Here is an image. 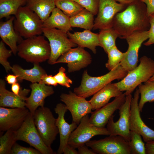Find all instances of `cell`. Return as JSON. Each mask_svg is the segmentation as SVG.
Wrapping results in <instances>:
<instances>
[{
	"label": "cell",
	"instance_id": "4fadbf2b",
	"mask_svg": "<svg viewBox=\"0 0 154 154\" xmlns=\"http://www.w3.org/2000/svg\"><path fill=\"white\" fill-rule=\"evenodd\" d=\"M127 6L115 0H99L98 13L94 21L93 29L100 30L112 27L115 15Z\"/></svg>",
	"mask_w": 154,
	"mask_h": 154
},
{
	"label": "cell",
	"instance_id": "8fae6325",
	"mask_svg": "<svg viewBox=\"0 0 154 154\" xmlns=\"http://www.w3.org/2000/svg\"><path fill=\"white\" fill-rule=\"evenodd\" d=\"M132 97L131 94L126 96L125 102L119 109V119L117 121L114 122V116L113 115L108 121L106 128L109 135H120L128 141L130 139L129 121Z\"/></svg>",
	"mask_w": 154,
	"mask_h": 154
},
{
	"label": "cell",
	"instance_id": "ffe728a7",
	"mask_svg": "<svg viewBox=\"0 0 154 154\" xmlns=\"http://www.w3.org/2000/svg\"><path fill=\"white\" fill-rule=\"evenodd\" d=\"M30 88L31 92L26 99L25 107L33 115L39 107L44 106L45 99L53 94L54 91L52 86L37 82L32 83Z\"/></svg>",
	"mask_w": 154,
	"mask_h": 154
},
{
	"label": "cell",
	"instance_id": "8992f818",
	"mask_svg": "<svg viewBox=\"0 0 154 154\" xmlns=\"http://www.w3.org/2000/svg\"><path fill=\"white\" fill-rule=\"evenodd\" d=\"M37 130L45 145L49 147L56 139L59 133L56 124V119L50 109L39 107L33 115Z\"/></svg>",
	"mask_w": 154,
	"mask_h": 154
},
{
	"label": "cell",
	"instance_id": "30bf717a",
	"mask_svg": "<svg viewBox=\"0 0 154 154\" xmlns=\"http://www.w3.org/2000/svg\"><path fill=\"white\" fill-rule=\"evenodd\" d=\"M97 135H109V133L106 128L98 127L91 124L87 114L82 118L78 125L70 135L68 144L78 148Z\"/></svg>",
	"mask_w": 154,
	"mask_h": 154
},
{
	"label": "cell",
	"instance_id": "7402d4cb",
	"mask_svg": "<svg viewBox=\"0 0 154 154\" xmlns=\"http://www.w3.org/2000/svg\"><path fill=\"white\" fill-rule=\"evenodd\" d=\"M15 17H11L5 21L0 23V37L2 40L10 48L15 55L17 52V43L20 42L21 37L15 31L13 22Z\"/></svg>",
	"mask_w": 154,
	"mask_h": 154
},
{
	"label": "cell",
	"instance_id": "9c48e42d",
	"mask_svg": "<svg viewBox=\"0 0 154 154\" xmlns=\"http://www.w3.org/2000/svg\"><path fill=\"white\" fill-rule=\"evenodd\" d=\"M85 145L96 154H131L129 142L119 135L89 141Z\"/></svg>",
	"mask_w": 154,
	"mask_h": 154
},
{
	"label": "cell",
	"instance_id": "d6a6232c",
	"mask_svg": "<svg viewBox=\"0 0 154 154\" xmlns=\"http://www.w3.org/2000/svg\"><path fill=\"white\" fill-rule=\"evenodd\" d=\"M16 131L9 129L0 137V154H11L12 148L16 142Z\"/></svg>",
	"mask_w": 154,
	"mask_h": 154
},
{
	"label": "cell",
	"instance_id": "e0dca14e",
	"mask_svg": "<svg viewBox=\"0 0 154 154\" xmlns=\"http://www.w3.org/2000/svg\"><path fill=\"white\" fill-rule=\"evenodd\" d=\"M30 112L26 107L8 108L0 107V131H15L21 126Z\"/></svg>",
	"mask_w": 154,
	"mask_h": 154
},
{
	"label": "cell",
	"instance_id": "cb8c5ba5",
	"mask_svg": "<svg viewBox=\"0 0 154 154\" xmlns=\"http://www.w3.org/2000/svg\"><path fill=\"white\" fill-rule=\"evenodd\" d=\"M122 93L115 83H109L94 94L89 100L92 110L101 108L108 104L111 98L117 97Z\"/></svg>",
	"mask_w": 154,
	"mask_h": 154
},
{
	"label": "cell",
	"instance_id": "d590c367",
	"mask_svg": "<svg viewBox=\"0 0 154 154\" xmlns=\"http://www.w3.org/2000/svg\"><path fill=\"white\" fill-rule=\"evenodd\" d=\"M12 50H8L5 46V43L1 40L0 42V63L5 68L7 72L11 70V66L8 61V58L11 56Z\"/></svg>",
	"mask_w": 154,
	"mask_h": 154
},
{
	"label": "cell",
	"instance_id": "2e32d148",
	"mask_svg": "<svg viewBox=\"0 0 154 154\" xmlns=\"http://www.w3.org/2000/svg\"><path fill=\"white\" fill-rule=\"evenodd\" d=\"M92 61L91 55L84 48L79 46L72 48L60 56L55 64L66 63L68 71L71 73L86 67Z\"/></svg>",
	"mask_w": 154,
	"mask_h": 154
},
{
	"label": "cell",
	"instance_id": "681fc988",
	"mask_svg": "<svg viewBox=\"0 0 154 154\" xmlns=\"http://www.w3.org/2000/svg\"><path fill=\"white\" fill-rule=\"evenodd\" d=\"M154 80V74L153 76L151 78L148 80V81H152Z\"/></svg>",
	"mask_w": 154,
	"mask_h": 154
},
{
	"label": "cell",
	"instance_id": "83f0119b",
	"mask_svg": "<svg viewBox=\"0 0 154 154\" xmlns=\"http://www.w3.org/2000/svg\"><path fill=\"white\" fill-rule=\"evenodd\" d=\"M94 15L85 9L70 18L72 27H78L91 30L94 24Z\"/></svg>",
	"mask_w": 154,
	"mask_h": 154
},
{
	"label": "cell",
	"instance_id": "ee69618b",
	"mask_svg": "<svg viewBox=\"0 0 154 154\" xmlns=\"http://www.w3.org/2000/svg\"><path fill=\"white\" fill-rule=\"evenodd\" d=\"M145 146L146 154H154V140L147 142Z\"/></svg>",
	"mask_w": 154,
	"mask_h": 154
},
{
	"label": "cell",
	"instance_id": "52a82bcc",
	"mask_svg": "<svg viewBox=\"0 0 154 154\" xmlns=\"http://www.w3.org/2000/svg\"><path fill=\"white\" fill-rule=\"evenodd\" d=\"M16 140L26 142L41 154H54L51 147L46 146L35 125L33 115L30 112L21 127L15 132Z\"/></svg>",
	"mask_w": 154,
	"mask_h": 154
},
{
	"label": "cell",
	"instance_id": "6da1fadb",
	"mask_svg": "<svg viewBox=\"0 0 154 154\" xmlns=\"http://www.w3.org/2000/svg\"><path fill=\"white\" fill-rule=\"evenodd\" d=\"M150 27L146 5L140 0H137L115 15L112 27L119 38L124 39L135 32L148 31Z\"/></svg>",
	"mask_w": 154,
	"mask_h": 154
},
{
	"label": "cell",
	"instance_id": "ba28073f",
	"mask_svg": "<svg viewBox=\"0 0 154 154\" xmlns=\"http://www.w3.org/2000/svg\"><path fill=\"white\" fill-rule=\"evenodd\" d=\"M42 33L48 40L50 46L51 53L48 60L49 64H55L62 54L78 46L69 38L66 33L60 30L43 28Z\"/></svg>",
	"mask_w": 154,
	"mask_h": 154
},
{
	"label": "cell",
	"instance_id": "74e56055",
	"mask_svg": "<svg viewBox=\"0 0 154 154\" xmlns=\"http://www.w3.org/2000/svg\"><path fill=\"white\" fill-rule=\"evenodd\" d=\"M92 13L94 15L97 14L99 0H72Z\"/></svg>",
	"mask_w": 154,
	"mask_h": 154
},
{
	"label": "cell",
	"instance_id": "d4e9b609",
	"mask_svg": "<svg viewBox=\"0 0 154 154\" xmlns=\"http://www.w3.org/2000/svg\"><path fill=\"white\" fill-rule=\"evenodd\" d=\"M43 28H57L67 33L72 30L70 22V17L60 9L55 7L51 15L43 22Z\"/></svg>",
	"mask_w": 154,
	"mask_h": 154
},
{
	"label": "cell",
	"instance_id": "60d3db41",
	"mask_svg": "<svg viewBox=\"0 0 154 154\" xmlns=\"http://www.w3.org/2000/svg\"><path fill=\"white\" fill-rule=\"evenodd\" d=\"M39 83L54 86H56L58 84L54 76L52 75H48L46 73L41 77Z\"/></svg>",
	"mask_w": 154,
	"mask_h": 154
},
{
	"label": "cell",
	"instance_id": "7a4b0ae2",
	"mask_svg": "<svg viewBox=\"0 0 154 154\" xmlns=\"http://www.w3.org/2000/svg\"><path fill=\"white\" fill-rule=\"evenodd\" d=\"M128 72L119 64L106 74L98 77L89 75L85 70L80 85L74 88L73 92L78 96L86 98L94 94L115 80H122Z\"/></svg>",
	"mask_w": 154,
	"mask_h": 154
},
{
	"label": "cell",
	"instance_id": "c3c4849f",
	"mask_svg": "<svg viewBox=\"0 0 154 154\" xmlns=\"http://www.w3.org/2000/svg\"><path fill=\"white\" fill-rule=\"evenodd\" d=\"M120 3L127 6L137 0H115Z\"/></svg>",
	"mask_w": 154,
	"mask_h": 154
},
{
	"label": "cell",
	"instance_id": "f1b7e54d",
	"mask_svg": "<svg viewBox=\"0 0 154 154\" xmlns=\"http://www.w3.org/2000/svg\"><path fill=\"white\" fill-rule=\"evenodd\" d=\"M98 34L100 46L107 54L111 49L116 46V41L119 36L113 27L100 30Z\"/></svg>",
	"mask_w": 154,
	"mask_h": 154
},
{
	"label": "cell",
	"instance_id": "603a6c76",
	"mask_svg": "<svg viewBox=\"0 0 154 154\" xmlns=\"http://www.w3.org/2000/svg\"><path fill=\"white\" fill-rule=\"evenodd\" d=\"M67 33L69 38L78 46L83 48H87L94 54L96 53V47L100 46L98 34L86 29L82 32L73 33L68 31Z\"/></svg>",
	"mask_w": 154,
	"mask_h": 154
},
{
	"label": "cell",
	"instance_id": "836d02e7",
	"mask_svg": "<svg viewBox=\"0 0 154 154\" xmlns=\"http://www.w3.org/2000/svg\"><path fill=\"white\" fill-rule=\"evenodd\" d=\"M141 136L139 134L130 130L129 142L131 154H146L145 145Z\"/></svg>",
	"mask_w": 154,
	"mask_h": 154
},
{
	"label": "cell",
	"instance_id": "f6af8a7d",
	"mask_svg": "<svg viewBox=\"0 0 154 154\" xmlns=\"http://www.w3.org/2000/svg\"><path fill=\"white\" fill-rule=\"evenodd\" d=\"M18 76L15 74H9L5 77L6 81L9 84H12L18 81Z\"/></svg>",
	"mask_w": 154,
	"mask_h": 154
},
{
	"label": "cell",
	"instance_id": "7dc6e473",
	"mask_svg": "<svg viewBox=\"0 0 154 154\" xmlns=\"http://www.w3.org/2000/svg\"><path fill=\"white\" fill-rule=\"evenodd\" d=\"M21 90L20 85L17 82L12 84L11 90L16 95L19 94Z\"/></svg>",
	"mask_w": 154,
	"mask_h": 154
},
{
	"label": "cell",
	"instance_id": "b9f144b4",
	"mask_svg": "<svg viewBox=\"0 0 154 154\" xmlns=\"http://www.w3.org/2000/svg\"><path fill=\"white\" fill-rule=\"evenodd\" d=\"M140 0L146 5L147 15L148 17L154 13V0Z\"/></svg>",
	"mask_w": 154,
	"mask_h": 154
},
{
	"label": "cell",
	"instance_id": "7c38bea8",
	"mask_svg": "<svg viewBox=\"0 0 154 154\" xmlns=\"http://www.w3.org/2000/svg\"><path fill=\"white\" fill-rule=\"evenodd\" d=\"M148 38V31H136L124 38L128 47L120 64L125 70L128 72L137 66L139 49L143 42Z\"/></svg>",
	"mask_w": 154,
	"mask_h": 154
},
{
	"label": "cell",
	"instance_id": "277c9868",
	"mask_svg": "<svg viewBox=\"0 0 154 154\" xmlns=\"http://www.w3.org/2000/svg\"><path fill=\"white\" fill-rule=\"evenodd\" d=\"M17 53L28 62L39 64L49 59L51 51L49 42L40 35L22 40L17 46Z\"/></svg>",
	"mask_w": 154,
	"mask_h": 154
},
{
	"label": "cell",
	"instance_id": "d6986e66",
	"mask_svg": "<svg viewBox=\"0 0 154 154\" xmlns=\"http://www.w3.org/2000/svg\"><path fill=\"white\" fill-rule=\"evenodd\" d=\"M54 110L58 115L56 119V124L58 130L60 139L57 153L61 154L63 153L66 146L68 144L70 135L77 127L78 125L73 122L69 124L65 120L64 116L68 110L65 104L62 103L58 104Z\"/></svg>",
	"mask_w": 154,
	"mask_h": 154
},
{
	"label": "cell",
	"instance_id": "e575fe53",
	"mask_svg": "<svg viewBox=\"0 0 154 154\" xmlns=\"http://www.w3.org/2000/svg\"><path fill=\"white\" fill-rule=\"evenodd\" d=\"M108 60L106 64V67L110 71L116 67L122 61L125 52L120 51L116 46L111 49L108 52Z\"/></svg>",
	"mask_w": 154,
	"mask_h": 154
},
{
	"label": "cell",
	"instance_id": "f35d334b",
	"mask_svg": "<svg viewBox=\"0 0 154 154\" xmlns=\"http://www.w3.org/2000/svg\"><path fill=\"white\" fill-rule=\"evenodd\" d=\"M11 154H41L38 150L31 147H23L16 142L13 145Z\"/></svg>",
	"mask_w": 154,
	"mask_h": 154
},
{
	"label": "cell",
	"instance_id": "8d00e7d4",
	"mask_svg": "<svg viewBox=\"0 0 154 154\" xmlns=\"http://www.w3.org/2000/svg\"><path fill=\"white\" fill-rule=\"evenodd\" d=\"M65 71V69L61 66L59 68L58 73L54 77L58 84L69 88L72 83V81L66 76Z\"/></svg>",
	"mask_w": 154,
	"mask_h": 154
},
{
	"label": "cell",
	"instance_id": "7bdbcfd3",
	"mask_svg": "<svg viewBox=\"0 0 154 154\" xmlns=\"http://www.w3.org/2000/svg\"><path fill=\"white\" fill-rule=\"evenodd\" d=\"M88 147L85 145L78 148V154H96L93 150L89 149Z\"/></svg>",
	"mask_w": 154,
	"mask_h": 154
},
{
	"label": "cell",
	"instance_id": "4316f807",
	"mask_svg": "<svg viewBox=\"0 0 154 154\" xmlns=\"http://www.w3.org/2000/svg\"><path fill=\"white\" fill-rule=\"evenodd\" d=\"M26 6L35 13L43 22L56 7L55 0H27Z\"/></svg>",
	"mask_w": 154,
	"mask_h": 154
},
{
	"label": "cell",
	"instance_id": "bcb514c9",
	"mask_svg": "<svg viewBox=\"0 0 154 154\" xmlns=\"http://www.w3.org/2000/svg\"><path fill=\"white\" fill-rule=\"evenodd\" d=\"M75 149L68 144L64 150L63 153L64 154H78V151Z\"/></svg>",
	"mask_w": 154,
	"mask_h": 154
},
{
	"label": "cell",
	"instance_id": "ac0fdd59",
	"mask_svg": "<svg viewBox=\"0 0 154 154\" xmlns=\"http://www.w3.org/2000/svg\"><path fill=\"white\" fill-rule=\"evenodd\" d=\"M126 96L125 93H123L111 102L92 112L89 118L90 123L98 127H105L114 112L125 102Z\"/></svg>",
	"mask_w": 154,
	"mask_h": 154
},
{
	"label": "cell",
	"instance_id": "5bb4252c",
	"mask_svg": "<svg viewBox=\"0 0 154 154\" xmlns=\"http://www.w3.org/2000/svg\"><path fill=\"white\" fill-rule=\"evenodd\" d=\"M60 97L71 114L72 122L78 125L83 117L92 112V106L89 101L74 92L70 91L68 94L62 93Z\"/></svg>",
	"mask_w": 154,
	"mask_h": 154
},
{
	"label": "cell",
	"instance_id": "44dd1931",
	"mask_svg": "<svg viewBox=\"0 0 154 154\" xmlns=\"http://www.w3.org/2000/svg\"><path fill=\"white\" fill-rule=\"evenodd\" d=\"M30 90L21 89L19 95L7 90L4 80H0V107L11 108H22L25 107L27 96Z\"/></svg>",
	"mask_w": 154,
	"mask_h": 154
},
{
	"label": "cell",
	"instance_id": "3957f363",
	"mask_svg": "<svg viewBox=\"0 0 154 154\" xmlns=\"http://www.w3.org/2000/svg\"><path fill=\"white\" fill-rule=\"evenodd\" d=\"M140 63L135 68L128 72L121 80L115 83L119 90L126 96L131 93L137 86L148 81L154 74V61L144 56L140 59Z\"/></svg>",
	"mask_w": 154,
	"mask_h": 154
},
{
	"label": "cell",
	"instance_id": "f546056e",
	"mask_svg": "<svg viewBox=\"0 0 154 154\" xmlns=\"http://www.w3.org/2000/svg\"><path fill=\"white\" fill-rule=\"evenodd\" d=\"M138 89L140 95L138 107L140 111L142 112L146 103L154 102V80L148 81L140 84Z\"/></svg>",
	"mask_w": 154,
	"mask_h": 154
},
{
	"label": "cell",
	"instance_id": "5b68a950",
	"mask_svg": "<svg viewBox=\"0 0 154 154\" xmlns=\"http://www.w3.org/2000/svg\"><path fill=\"white\" fill-rule=\"evenodd\" d=\"M14 21V26L20 36L27 38L42 33L43 22L26 6L19 9Z\"/></svg>",
	"mask_w": 154,
	"mask_h": 154
},
{
	"label": "cell",
	"instance_id": "484cf974",
	"mask_svg": "<svg viewBox=\"0 0 154 154\" xmlns=\"http://www.w3.org/2000/svg\"><path fill=\"white\" fill-rule=\"evenodd\" d=\"M33 65L32 68L25 69L18 65L15 64L13 66L11 70L14 74L18 76V81L25 80L32 83H39L41 77L46 73L39 64L34 63Z\"/></svg>",
	"mask_w": 154,
	"mask_h": 154
},
{
	"label": "cell",
	"instance_id": "ab89813d",
	"mask_svg": "<svg viewBox=\"0 0 154 154\" xmlns=\"http://www.w3.org/2000/svg\"><path fill=\"white\" fill-rule=\"evenodd\" d=\"M150 27L149 31L148 40L143 43L146 46H150L154 44V13L149 17Z\"/></svg>",
	"mask_w": 154,
	"mask_h": 154
},
{
	"label": "cell",
	"instance_id": "4dcf8cb0",
	"mask_svg": "<svg viewBox=\"0 0 154 154\" xmlns=\"http://www.w3.org/2000/svg\"><path fill=\"white\" fill-rule=\"evenodd\" d=\"M27 0H0V19L15 15L19 8L26 5Z\"/></svg>",
	"mask_w": 154,
	"mask_h": 154
},
{
	"label": "cell",
	"instance_id": "9a60e30c",
	"mask_svg": "<svg viewBox=\"0 0 154 154\" xmlns=\"http://www.w3.org/2000/svg\"><path fill=\"white\" fill-rule=\"evenodd\" d=\"M139 93L136 89L132 97L130 108L129 124L130 130L140 134L145 142L154 140V130L147 125L142 120L138 107Z\"/></svg>",
	"mask_w": 154,
	"mask_h": 154
},
{
	"label": "cell",
	"instance_id": "1f68e13d",
	"mask_svg": "<svg viewBox=\"0 0 154 154\" xmlns=\"http://www.w3.org/2000/svg\"><path fill=\"white\" fill-rule=\"evenodd\" d=\"M56 7L71 17L79 13L84 8L72 0H55Z\"/></svg>",
	"mask_w": 154,
	"mask_h": 154
}]
</instances>
